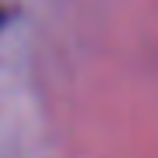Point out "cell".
Instances as JSON below:
<instances>
[{"mask_svg":"<svg viewBox=\"0 0 158 158\" xmlns=\"http://www.w3.org/2000/svg\"><path fill=\"white\" fill-rule=\"evenodd\" d=\"M0 24H4V10H0Z\"/></svg>","mask_w":158,"mask_h":158,"instance_id":"cell-1","label":"cell"}]
</instances>
